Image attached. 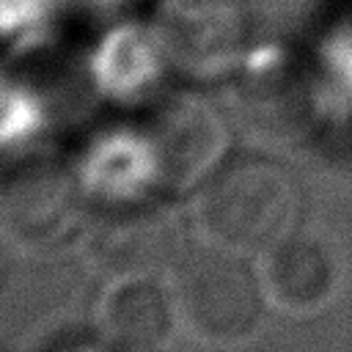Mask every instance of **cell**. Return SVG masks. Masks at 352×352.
Masks as SVG:
<instances>
[{
  "instance_id": "9c48e42d",
  "label": "cell",
  "mask_w": 352,
  "mask_h": 352,
  "mask_svg": "<svg viewBox=\"0 0 352 352\" xmlns=\"http://www.w3.org/2000/svg\"><path fill=\"white\" fill-rule=\"evenodd\" d=\"M168 58L151 30L138 25L116 28L104 36L94 58L96 85L113 99H140L162 77Z\"/></svg>"
},
{
  "instance_id": "6da1fadb",
  "label": "cell",
  "mask_w": 352,
  "mask_h": 352,
  "mask_svg": "<svg viewBox=\"0 0 352 352\" xmlns=\"http://www.w3.org/2000/svg\"><path fill=\"white\" fill-rule=\"evenodd\" d=\"M302 195L294 176L264 157L220 165L198 192L195 220L209 245L264 256L297 234Z\"/></svg>"
},
{
  "instance_id": "8fae6325",
  "label": "cell",
  "mask_w": 352,
  "mask_h": 352,
  "mask_svg": "<svg viewBox=\"0 0 352 352\" xmlns=\"http://www.w3.org/2000/svg\"><path fill=\"white\" fill-rule=\"evenodd\" d=\"M99 3H116V0H99Z\"/></svg>"
},
{
  "instance_id": "5b68a950",
  "label": "cell",
  "mask_w": 352,
  "mask_h": 352,
  "mask_svg": "<svg viewBox=\"0 0 352 352\" xmlns=\"http://www.w3.org/2000/svg\"><path fill=\"white\" fill-rule=\"evenodd\" d=\"M77 184L107 206H138L154 190H165L148 132L124 126L99 132L77 160Z\"/></svg>"
},
{
  "instance_id": "3957f363",
  "label": "cell",
  "mask_w": 352,
  "mask_h": 352,
  "mask_svg": "<svg viewBox=\"0 0 352 352\" xmlns=\"http://www.w3.org/2000/svg\"><path fill=\"white\" fill-rule=\"evenodd\" d=\"M151 28L168 66L187 77H226L245 58V16L236 0H157Z\"/></svg>"
},
{
  "instance_id": "ba28073f",
  "label": "cell",
  "mask_w": 352,
  "mask_h": 352,
  "mask_svg": "<svg viewBox=\"0 0 352 352\" xmlns=\"http://www.w3.org/2000/svg\"><path fill=\"white\" fill-rule=\"evenodd\" d=\"M173 294L148 275L118 278L102 305V324L107 338L129 352L157 349L176 322Z\"/></svg>"
},
{
  "instance_id": "277c9868",
  "label": "cell",
  "mask_w": 352,
  "mask_h": 352,
  "mask_svg": "<svg viewBox=\"0 0 352 352\" xmlns=\"http://www.w3.org/2000/svg\"><path fill=\"white\" fill-rule=\"evenodd\" d=\"M146 132L160 157L165 190L184 192L195 184L201 187L223 165L228 146L226 124L209 102L192 94L162 102Z\"/></svg>"
},
{
  "instance_id": "8992f818",
  "label": "cell",
  "mask_w": 352,
  "mask_h": 352,
  "mask_svg": "<svg viewBox=\"0 0 352 352\" xmlns=\"http://www.w3.org/2000/svg\"><path fill=\"white\" fill-rule=\"evenodd\" d=\"M77 187L69 173L52 165H36L8 176L3 226L19 248L41 250L63 242L77 228Z\"/></svg>"
},
{
  "instance_id": "52a82bcc",
  "label": "cell",
  "mask_w": 352,
  "mask_h": 352,
  "mask_svg": "<svg viewBox=\"0 0 352 352\" xmlns=\"http://www.w3.org/2000/svg\"><path fill=\"white\" fill-rule=\"evenodd\" d=\"M261 258L264 294L283 311H319L336 292V264L327 248L311 236L292 234Z\"/></svg>"
},
{
  "instance_id": "7a4b0ae2",
  "label": "cell",
  "mask_w": 352,
  "mask_h": 352,
  "mask_svg": "<svg viewBox=\"0 0 352 352\" xmlns=\"http://www.w3.org/2000/svg\"><path fill=\"white\" fill-rule=\"evenodd\" d=\"M170 272L176 316L192 336L234 344L258 327L267 294L236 253L212 245V250L179 258Z\"/></svg>"
},
{
  "instance_id": "30bf717a",
  "label": "cell",
  "mask_w": 352,
  "mask_h": 352,
  "mask_svg": "<svg viewBox=\"0 0 352 352\" xmlns=\"http://www.w3.org/2000/svg\"><path fill=\"white\" fill-rule=\"evenodd\" d=\"M6 110L19 113V118H6V146L11 148L14 138H19L22 143H28L38 129H41V113H38V102L33 96H28L25 91H19L14 96V88L6 85Z\"/></svg>"
}]
</instances>
